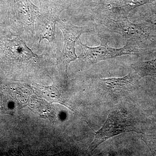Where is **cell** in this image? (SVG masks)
<instances>
[{
  "label": "cell",
  "instance_id": "cell-4",
  "mask_svg": "<svg viewBox=\"0 0 156 156\" xmlns=\"http://www.w3.org/2000/svg\"><path fill=\"white\" fill-rule=\"evenodd\" d=\"M57 25L63 34L64 46L61 55V60L65 68V72L67 75L69 65L72 62L78 58L76 53V43L83 34L91 32L94 28L90 26L79 27L73 25L71 23L60 20Z\"/></svg>",
  "mask_w": 156,
  "mask_h": 156
},
{
  "label": "cell",
  "instance_id": "cell-8",
  "mask_svg": "<svg viewBox=\"0 0 156 156\" xmlns=\"http://www.w3.org/2000/svg\"><path fill=\"white\" fill-rule=\"evenodd\" d=\"M154 1L156 0H114L108 5V11L103 14L113 19L128 17L133 9Z\"/></svg>",
  "mask_w": 156,
  "mask_h": 156
},
{
  "label": "cell",
  "instance_id": "cell-11",
  "mask_svg": "<svg viewBox=\"0 0 156 156\" xmlns=\"http://www.w3.org/2000/svg\"><path fill=\"white\" fill-rule=\"evenodd\" d=\"M140 19L143 22L156 27V7L147 9L142 14H140Z\"/></svg>",
  "mask_w": 156,
  "mask_h": 156
},
{
  "label": "cell",
  "instance_id": "cell-2",
  "mask_svg": "<svg viewBox=\"0 0 156 156\" xmlns=\"http://www.w3.org/2000/svg\"><path fill=\"white\" fill-rule=\"evenodd\" d=\"M100 45L91 48L82 43L80 39L82 52L78 58L89 63H95L112 59L123 55H137L145 52L131 42L127 41L126 45L122 48H112L108 45V38L99 35Z\"/></svg>",
  "mask_w": 156,
  "mask_h": 156
},
{
  "label": "cell",
  "instance_id": "cell-10",
  "mask_svg": "<svg viewBox=\"0 0 156 156\" xmlns=\"http://www.w3.org/2000/svg\"><path fill=\"white\" fill-rule=\"evenodd\" d=\"M135 73L140 76L156 77V58L147 61L138 62L132 65Z\"/></svg>",
  "mask_w": 156,
  "mask_h": 156
},
{
  "label": "cell",
  "instance_id": "cell-3",
  "mask_svg": "<svg viewBox=\"0 0 156 156\" xmlns=\"http://www.w3.org/2000/svg\"><path fill=\"white\" fill-rule=\"evenodd\" d=\"M129 132L138 131L126 113L118 110L113 111L108 115L102 128L99 131L94 132L95 138L88 151L95 150L98 146L111 137Z\"/></svg>",
  "mask_w": 156,
  "mask_h": 156
},
{
  "label": "cell",
  "instance_id": "cell-7",
  "mask_svg": "<svg viewBox=\"0 0 156 156\" xmlns=\"http://www.w3.org/2000/svg\"><path fill=\"white\" fill-rule=\"evenodd\" d=\"M135 74L130 73L122 78L101 79V85L111 94L117 96H123L135 87L137 81Z\"/></svg>",
  "mask_w": 156,
  "mask_h": 156
},
{
  "label": "cell",
  "instance_id": "cell-6",
  "mask_svg": "<svg viewBox=\"0 0 156 156\" xmlns=\"http://www.w3.org/2000/svg\"><path fill=\"white\" fill-rule=\"evenodd\" d=\"M62 8L46 7L37 18V31L39 37V44L43 40H47L50 43L56 41V29L57 23Z\"/></svg>",
  "mask_w": 156,
  "mask_h": 156
},
{
  "label": "cell",
  "instance_id": "cell-5",
  "mask_svg": "<svg viewBox=\"0 0 156 156\" xmlns=\"http://www.w3.org/2000/svg\"><path fill=\"white\" fill-rule=\"evenodd\" d=\"M12 6L20 31L28 37L35 35V23L41 14L30 0H12Z\"/></svg>",
  "mask_w": 156,
  "mask_h": 156
},
{
  "label": "cell",
  "instance_id": "cell-12",
  "mask_svg": "<svg viewBox=\"0 0 156 156\" xmlns=\"http://www.w3.org/2000/svg\"><path fill=\"white\" fill-rule=\"evenodd\" d=\"M2 99V95H1V93H0V110H2L3 108Z\"/></svg>",
  "mask_w": 156,
  "mask_h": 156
},
{
  "label": "cell",
  "instance_id": "cell-9",
  "mask_svg": "<svg viewBox=\"0 0 156 156\" xmlns=\"http://www.w3.org/2000/svg\"><path fill=\"white\" fill-rule=\"evenodd\" d=\"M32 86L39 96L45 98L48 102L50 103H59L69 108L67 104L62 98L60 92L57 88L54 86L44 87L35 83H33Z\"/></svg>",
  "mask_w": 156,
  "mask_h": 156
},
{
  "label": "cell",
  "instance_id": "cell-1",
  "mask_svg": "<svg viewBox=\"0 0 156 156\" xmlns=\"http://www.w3.org/2000/svg\"><path fill=\"white\" fill-rule=\"evenodd\" d=\"M95 19L98 23L121 35L144 52L156 50V27L144 22L134 23L128 17L113 19L95 16Z\"/></svg>",
  "mask_w": 156,
  "mask_h": 156
}]
</instances>
